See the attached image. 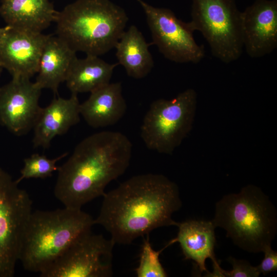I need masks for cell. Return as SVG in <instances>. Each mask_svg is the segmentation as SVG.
Instances as JSON below:
<instances>
[{"label": "cell", "instance_id": "1", "mask_svg": "<svg viewBox=\"0 0 277 277\" xmlns=\"http://www.w3.org/2000/svg\"><path fill=\"white\" fill-rule=\"evenodd\" d=\"M103 197L94 225L109 232L115 244H130L155 229L177 225L172 214L182 206L179 187L164 175L132 176Z\"/></svg>", "mask_w": 277, "mask_h": 277}, {"label": "cell", "instance_id": "2", "mask_svg": "<svg viewBox=\"0 0 277 277\" xmlns=\"http://www.w3.org/2000/svg\"><path fill=\"white\" fill-rule=\"evenodd\" d=\"M132 145L124 134L105 131L86 137L59 167L54 193L65 207L81 209L103 196L107 185L127 170Z\"/></svg>", "mask_w": 277, "mask_h": 277}, {"label": "cell", "instance_id": "3", "mask_svg": "<svg viewBox=\"0 0 277 277\" xmlns=\"http://www.w3.org/2000/svg\"><path fill=\"white\" fill-rule=\"evenodd\" d=\"M128 21L110 0H75L57 12L54 23L56 35L73 50L99 56L115 47Z\"/></svg>", "mask_w": 277, "mask_h": 277}, {"label": "cell", "instance_id": "4", "mask_svg": "<svg viewBox=\"0 0 277 277\" xmlns=\"http://www.w3.org/2000/svg\"><path fill=\"white\" fill-rule=\"evenodd\" d=\"M94 220L81 209L66 207L32 212L23 232L19 261L25 270L41 273L91 231Z\"/></svg>", "mask_w": 277, "mask_h": 277}, {"label": "cell", "instance_id": "5", "mask_svg": "<svg viewBox=\"0 0 277 277\" xmlns=\"http://www.w3.org/2000/svg\"><path fill=\"white\" fill-rule=\"evenodd\" d=\"M212 222L224 229L235 245L252 253L271 246L277 232L275 206L261 188L252 184L217 202Z\"/></svg>", "mask_w": 277, "mask_h": 277}, {"label": "cell", "instance_id": "6", "mask_svg": "<svg viewBox=\"0 0 277 277\" xmlns=\"http://www.w3.org/2000/svg\"><path fill=\"white\" fill-rule=\"evenodd\" d=\"M196 104L197 94L191 88L171 100L153 101L141 127V136L146 147L171 154L191 130Z\"/></svg>", "mask_w": 277, "mask_h": 277}, {"label": "cell", "instance_id": "7", "mask_svg": "<svg viewBox=\"0 0 277 277\" xmlns=\"http://www.w3.org/2000/svg\"><path fill=\"white\" fill-rule=\"evenodd\" d=\"M194 31L207 41L212 54L225 63L238 60L243 52L241 12L234 0H192Z\"/></svg>", "mask_w": 277, "mask_h": 277}, {"label": "cell", "instance_id": "8", "mask_svg": "<svg viewBox=\"0 0 277 277\" xmlns=\"http://www.w3.org/2000/svg\"><path fill=\"white\" fill-rule=\"evenodd\" d=\"M0 167V277H13L32 201Z\"/></svg>", "mask_w": 277, "mask_h": 277}, {"label": "cell", "instance_id": "9", "mask_svg": "<svg viewBox=\"0 0 277 277\" xmlns=\"http://www.w3.org/2000/svg\"><path fill=\"white\" fill-rule=\"evenodd\" d=\"M114 244L111 239L89 231L76 240L40 276H111Z\"/></svg>", "mask_w": 277, "mask_h": 277}, {"label": "cell", "instance_id": "10", "mask_svg": "<svg viewBox=\"0 0 277 277\" xmlns=\"http://www.w3.org/2000/svg\"><path fill=\"white\" fill-rule=\"evenodd\" d=\"M137 1L145 12L153 43L165 58L178 63H197L203 58L204 46L196 43L190 22L179 19L169 9Z\"/></svg>", "mask_w": 277, "mask_h": 277}, {"label": "cell", "instance_id": "11", "mask_svg": "<svg viewBox=\"0 0 277 277\" xmlns=\"http://www.w3.org/2000/svg\"><path fill=\"white\" fill-rule=\"evenodd\" d=\"M42 89L27 78H12L0 87V124L17 135L33 127L41 109Z\"/></svg>", "mask_w": 277, "mask_h": 277}, {"label": "cell", "instance_id": "12", "mask_svg": "<svg viewBox=\"0 0 277 277\" xmlns=\"http://www.w3.org/2000/svg\"><path fill=\"white\" fill-rule=\"evenodd\" d=\"M48 36L8 26L0 38V64L12 78L30 79L37 73Z\"/></svg>", "mask_w": 277, "mask_h": 277}, {"label": "cell", "instance_id": "13", "mask_svg": "<svg viewBox=\"0 0 277 277\" xmlns=\"http://www.w3.org/2000/svg\"><path fill=\"white\" fill-rule=\"evenodd\" d=\"M243 47L249 56L258 58L277 46V0H255L241 12Z\"/></svg>", "mask_w": 277, "mask_h": 277}, {"label": "cell", "instance_id": "14", "mask_svg": "<svg viewBox=\"0 0 277 277\" xmlns=\"http://www.w3.org/2000/svg\"><path fill=\"white\" fill-rule=\"evenodd\" d=\"M176 226L177 235L169 244L178 242L185 259L193 261L200 273L206 272L208 276H223V269L214 255L215 227L212 221L188 220L178 223Z\"/></svg>", "mask_w": 277, "mask_h": 277}, {"label": "cell", "instance_id": "15", "mask_svg": "<svg viewBox=\"0 0 277 277\" xmlns=\"http://www.w3.org/2000/svg\"><path fill=\"white\" fill-rule=\"evenodd\" d=\"M80 102L77 94L69 98H54L46 107L41 108L33 126L34 147L48 148L56 135L65 133L80 121Z\"/></svg>", "mask_w": 277, "mask_h": 277}, {"label": "cell", "instance_id": "16", "mask_svg": "<svg viewBox=\"0 0 277 277\" xmlns=\"http://www.w3.org/2000/svg\"><path fill=\"white\" fill-rule=\"evenodd\" d=\"M126 109L120 82L110 83L90 92L89 98L80 105V114L93 128L115 124L124 116Z\"/></svg>", "mask_w": 277, "mask_h": 277}, {"label": "cell", "instance_id": "17", "mask_svg": "<svg viewBox=\"0 0 277 277\" xmlns=\"http://www.w3.org/2000/svg\"><path fill=\"white\" fill-rule=\"evenodd\" d=\"M50 0H1L0 15L7 26L35 33H42L57 13Z\"/></svg>", "mask_w": 277, "mask_h": 277}, {"label": "cell", "instance_id": "18", "mask_svg": "<svg viewBox=\"0 0 277 277\" xmlns=\"http://www.w3.org/2000/svg\"><path fill=\"white\" fill-rule=\"evenodd\" d=\"M76 52L57 36L49 35L40 57L35 82L41 88L58 93L60 85L65 82L69 68L76 58Z\"/></svg>", "mask_w": 277, "mask_h": 277}, {"label": "cell", "instance_id": "19", "mask_svg": "<svg viewBox=\"0 0 277 277\" xmlns=\"http://www.w3.org/2000/svg\"><path fill=\"white\" fill-rule=\"evenodd\" d=\"M114 48L118 64L124 67L128 76L142 78L153 67L149 44L135 26L131 25L124 31Z\"/></svg>", "mask_w": 277, "mask_h": 277}, {"label": "cell", "instance_id": "20", "mask_svg": "<svg viewBox=\"0 0 277 277\" xmlns=\"http://www.w3.org/2000/svg\"><path fill=\"white\" fill-rule=\"evenodd\" d=\"M117 64L108 63L95 55L76 57L67 73L66 85L71 93L91 92L110 83Z\"/></svg>", "mask_w": 277, "mask_h": 277}, {"label": "cell", "instance_id": "21", "mask_svg": "<svg viewBox=\"0 0 277 277\" xmlns=\"http://www.w3.org/2000/svg\"><path fill=\"white\" fill-rule=\"evenodd\" d=\"M67 155V153H64L56 158L50 159L44 155L32 154L24 159V166L21 171V176L16 182L18 184L26 179H45L51 176L53 172L58 170L56 163Z\"/></svg>", "mask_w": 277, "mask_h": 277}, {"label": "cell", "instance_id": "22", "mask_svg": "<svg viewBox=\"0 0 277 277\" xmlns=\"http://www.w3.org/2000/svg\"><path fill=\"white\" fill-rule=\"evenodd\" d=\"M162 250L155 251L149 239L144 241L140 255V264L136 269L137 277H166L165 269L159 259Z\"/></svg>", "mask_w": 277, "mask_h": 277}, {"label": "cell", "instance_id": "23", "mask_svg": "<svg viewBox=\"0 0 277 277\" xmlns=\"http://www.w3.org/2000/svg\"><path fill=\"white\" fill-rule=\"evenodd\" d=\"M231 264L232 269L230 271L223 269V276L226 277H258L261 274L256 266H252L246 260H237L231 256L227 259Z\"/></svg>", "mask_w": 277, "mask_h": 277}, {"label": "cell", "instance_id": "24", "mask_svg": "<svg viewBox=\"0 0 277 277\" xmlns=\"http://www.w3.org/2000/svg\"><path fill=\"white\" fill-rule=\"evenodd\" d=\"M264 258L260 264L256 266L260 273L264 275L277 270V252L274 251L271 246H267L263 251Z\"/></svg>", "mask_w": 277, "mask_h": 277}, {"label": "cell", "instance_id": "25", "mask_svg": "<svg viewBox=\"0 0 277 277\" xmlns=\"http://www.w3.org/2000/svg\"><path fill=\"white\" fill-rule=\"evenodd\" d=\"M8 26L6 25V26L2 28H0V38L3 35V34L5 33V32L6 31V30L8 29Z\"/></svg>", "mask_w": 277, "mask_h": 277}, {"label": "cell", "instance_id": "26", "mask_svg": "<svg viewBox=\"0 0 277 277\" xmlns=\"http://www.w3.org/2000/svg\"><path fill=\"white\" fill-rule=\"evenodd\" d=\"M3 69V67L2 66L1 64H0V74H1V73Z\"/></svg>", "mask_w": 277, "mask_h": 277}]
</instances>
